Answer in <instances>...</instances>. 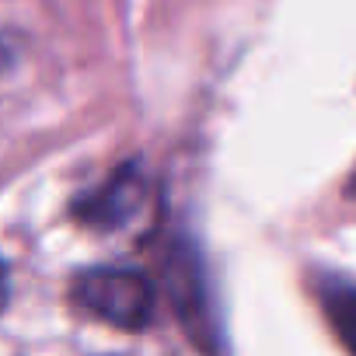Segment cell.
Returning a JSON list of instances; mask_svg holds the SVG:
<instances>
[{
    "instance_id": "cell-1",
    "label": "cell",
    "mask_w": 356,
    "mask_h": 356,
    "mask_svg": "<svg viewBox=\"0 0 356 356\" xmlns=\"http://www.w3.org/2000/svg\"><path fill=\"white\" fill-rule=\"evenodd\" d=\"M70 297L81 311L122 328V332H140L154 321L157 307V290L154 283L136 273V269H88L70 283Z\"/></svg>"
},
{
    "instance_id": "cell-2",
    "label": "cell",
    "mask_w": 356,
    "mask_h": 356,
    "mask_svg": "<svg viewBox=\"0 0 356 356\" xmlns=\"http://www.w3.org/2000/svg\"><path fill=\"white\" fill-rule=\"evenodd\" d=\"M164 293L182 321L186 335H193L200 342V349L213 353V314H210V304H207V280H203V269L196 262V252L178 245L164 266Z\"/></svg>"
},
{
    "instance_id": "cell-3",
    "label": "cell",
    "mask_w": 356,
    "mask_h": 356,
    "mask_svg": "<svg viewBox=\"0 0 356 356\" xmlns=\"http://www.w3.org/2000/svg\"><path fill=\"white\" fill-rule=\"evenodd\" d=\"M147 178L140 175L136 164H126L119 168L102 189H95L91 196H84L74 213L81 224L95 227V231H119V227H129L136 224V217H143L147 210Z\"/></svg>"
},
{
    "instance_id": "cell-4",
    "label": "cell",
    "mask_w": 356,
    "mask_h": 356,
    "mask_svg": "<svg viewBox=\"0 0 356 356\" xmlns=\"http://www.w3.org/2000/svg\"><path fill=\"white\" fill-rule=\"evenodd\" d=\"M321 311L335 328V339L349 356H356V286L346 280H328L321 286Z\"/></svg>"
},
{
    "instance_id": "cell-5",
    "label": "cell",
    "mask_w": 356,
    "mask_h": 356,
    "mask_svg": "<svg viewBox=\"0 0 356 356\" xmlns=\"http://www.w3.org/2000/svg\"><path fill=\"white\" fill-rule=\"evenodd\" d=\"M11 63H15V56H11V49L0 42V74H8L11 70Z\"/></svg>"
},
{
    "instance_id": "cell-6",
    "label": "cell",
    "mask_w": 356,
    "mask_h": 356,
    "mask_svg": "<svg viewBox=\"0 0 356 356\" xmlns=\"http://www.w3.org/2000/svg\"><path fill=\"white\" fill-rule=\"evenodd\" d=\"M4 300H8V269L0 262V307H4Z\"/></svg>"
}]
</instances>
